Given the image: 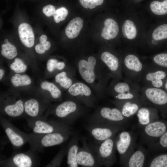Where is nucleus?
I'll use <instances>...</instances> for the list:
<instances>
[{"mask_svg": "<svg viewBox=\"0 0 167 167\" xmlns=\"http://www.w3.org/2000/svg\"><path fill=\"white\" fill-rule=\"evenodd\" d=\"M77 67L82 79L93 89L97 97L104 96L111 78L102 65L98 64L94 57L90 56L87 60H80Z\"/></svg>", "mask_w": 167, "mask_h": 167, "instance_id": "nucleus-1", "label": "nucleus"}, {"mask_svg": "<svg viewBox=\"0 0 167 167\" xmlns=\"http://www.w3.org/2000/svg\"><path fill=\"white\" fill-rule=\"evenodd\" d=\"M122 79H113L107 87L106 92L117 100L140 98L141 87L139 84L125 78Z\"/></svg>", "mask_w": 167, "mask_h": 167, "instance_id": "nucleus-2", "label": "nucleus"}, {"mask_svg": "<svg viewBox=\"0 0 167 167\" xmlns=\"http://www.w3.org/2000/svg\"><path fill=\"white\" fill-rule=\"evenodd\" d=\"M87 120L88 123H109L126 127L129 119L116 107L104 106L97 109L88 117Z\"/></svg>", "mask_w": 167, "mask_h": 167, "instance_id": "nucleus-3", "label": "nucleus"}, {"mask_svg": "<svg viewBox=\"0 0 167 167\" xmlns=\"http://www.w3.org/2000/svg\"><path fill=\"white\" fill-rule=\"evenodd\" d=\"M86 111V109L83 104L73 100L59 104L55 108L54 113L61 122L68 125L83 116Z\"/></svg>", "mask_w": 167, "mask_h": 167, "instance_id": "nucleus-4", "label": "nucleus"}, {"mask_svg": "<svg viewBox=\"0 0 167 167\" xmlns=\"http://www.w3.org/2000/svg\"><path fill=\"white\" fill-rule=\"evenodd\" d=\"M84 128L93 138L96 143L100 144L105 140L116 135L126 127L109 123H88Z\"/></svg>", "mask_w": 167, "mask_h": 167, "instance_id": "nucleus-5", "label": "nucleus"}, {"mask_svg": "<svg viewBox=\"0 0 167 167\" xmlns=\"http://www.w3.org/2000/svg\"><path fill=\"white\" fill-rule=\"evenodd\" d=\"M136 136L132 132L122 131L116 135V150L120 157V162L124 166L127 160L136 147Z\"/></svg>", "mask_w": 167, "mask_h": 167, "instance_id": "nucleus-6", "label": "nucleus"}, {"mask_svg": "<svg viewBox=\"0 0 167 167\" xmlns=\"http://www.w3.org/2000/svg\"><path fill=\"white\" fill-rule=\"evenodd\" d=\"M144 65L136 55L129 54L122 60L123 73L125 79L139 84L141 81Z\"/></svg>", "mask_w": 167, "mask_h": 167, "instance_id": "nucleus-7", "label": "nucleus"}, {"mask_svg": "<svg viewBox=\"0 0 167 167\" xmlns=\"http://www.w3.org/2000/svg\"><path fill=\"white\" fill-rule=\"evenodd\" d=\"M80 139H81L82 145L79 147L76 157L77 162L79 165L84 167L102 166L95 146L88 145L86 137H83Z\"/></svg>", "mask_w": 167, "mask_h": 167, "instance_id": "nucleus-8", "label": "nucleus"}, {"mask_svg": "<svg viewBox=\"0 0 167 167\" xmlns=\"http://www.w3.org/2000/svg\"><path fill=\"white\" fill-rule=\"evenodd\" d=\"M140 95L143 105L157 109L167 104V92L161 88L142 86Z\"/></svg>", "mask_w": 167, "mask_h": 167, "instance_id": "nucleus-9", "label": "nucleus"}, {"mask_svg": "<svg viewBox=\"0 0 167 167\" xmlns=\"http://www.w3.org/2000/svg\"><path fill=\"white\" fill-rule=\"evenodd\" d=\"M161 67L153 63L144 65L141 82L143 86L161 88L164 86V80L167 73Z\"/></svg>", "mask_w": 167, "mask_h": 167, "instance_id": "nucleus-10", "label": "nucleus"}, {"mask_svg": "<svg viewBox=\"0 0 167 167\" xmlns=\"http://www.w3.org/2000/svg\"><path fill=\"white\" fill-rule=\"evenodd\" d=\"M68 92L74 100L88 107H94L96 102L95 96L91 88L81 82L74 83L68 89Z\"/></svg>", "mask_w": 167, "mask_h": 167, "instance_id": "nucleus-11", "label": "nucleus"}, {"mask_svg": "<svg viewBox=\"0 0 167 167\" xmlns=\"http://www.w3.org/2000/svg\"><path fill=\"white\" fill-rule=\"evenodd\" d=\"M116 135L105 140L99 146L95 145L102 166L106 167H111L116 161L115 153Z\"/></svg>", "mask_w": 167, "mask_h": 167, "instance_id": "nucleus-12", "label": "nucleus"}, {"mask_svg": "<svg viewBox=\"0 0 167 167\" xmlns=\"http://www.w3.org/2000/svg\"><path fill=\"white\" fill-rule=\"evenodd\" d=\"M101 58L103 68L110 78L120 79L123 74L122 61L113 54L108 51L102 53Z\"/></svg>", "mask_w": 167, "mask_h": 167, "instance_id": "nucleus-13", "label": "nucleus"}, {"mask_svg": "<svg viewBox=\"0 0 167 167\" xmlns=\"http://www.w3.org/2000/svg\"><path fill=\"white\" fill-rule=\"evenodd\" d=\"M167 126L163 122L155 121L142 128L141 136L142 142L148 147L156 141L167 131Z\"/></svg>", "mask_w": 167, "mask_h": 167, "instance_id": "nucleus-14", "label": "nucleus"}, {"mask_svg": "<svg viewBox=\"0 0 167 167\" xmlns=\"http://www.w3.org/2000/svg\"><path fill=\"white\" fill-rule=\"evenodd\" d=\"M111 102L129 120L136 115L139 109L143 105L140 98L123 100H113Z\"/></svg>", "mask_w": 167, "mask_h": 167, "instance_id": "nucleus-15", "label": "nucleus"}, {"mask_svg": "<svg viewBox=\"0 0 167 167\" xmlns=\"http://www.w3.org/2000/svg\"><path fill=\"white\" fill-rule=\"evenodd\" d=\"M136 115L139 125L142 128L149 123L157 120V109L143 105L139 109Z\"/></svg>", "mask_w": 167, "mask_h": 167, "instance_id": "nucleus-16", "label": "nucleus"}, {"mask_svg": "<svg viewBox=\"0 0 167 167\" xmlns=\"http://www.w3.org/2000/svg\"><path fill=\"white\" fill-rule=\"evenodd\" d=\"M71 131L54 132L46 134L41 141V144L45 147L53 146L61 144L65 141L70 135Z\"/></svg>", "mask_w": 167, "mask_h": 167, "instance_id": "nucleus-17", "label": "nucleus"}, {"mask_svg": "<svg viewBox=\"0 0 167 167\" xmlns=\"http://www.w3.org/2000/svg\"><path fill=\"white\" fill-rule=\"evenodd\" d=\"M71 136L67 149V164L70 167H78L79 165L77 162L76 157L79 147V138L78 133L76 132H72Z\"/></svg>", "mask_w": 167, "mask_h": 167, "instance_id": "nucleus-18", "label": "nucleus"}, {"mask_svg": "<svg viewBox=\"0 0 167 167\" xmlns=\"http://www.w3.org/2000/svg\"><path fill=\"white\" fill-rule=\"evenodd\" d=\"M147 152L144 148L139 146L134 150L127 160L124 166L128 167H144Z\"/></svg>", "mask_w": 167, "mask_h": 167, "instance_id": "nucleus-19", "label": "nucleus"}, {"mask_svg": "<svg viewBox=\"0 0 167 167\" xmlns=\"http://www.w3.org/2000/svg\"><path fill=\"white\" fill-rule=\"evenodd\" d=\"M18 33L22 43L26 47L31 48L34 45L35 36L31 26L26 23H22L18 27Z\"/></svg>", "mask_w": 167, "mask_h": 167, "instance_id": "nucleus-20", "label": "nucleus"}, {"mask_svg": "<svg viewBox=\"0 0 167 167\" xmlns=\"http://www.w3.org/2000/svg\"><path fill=\"white\" fill-rule=\"evenodd\" d=\"M101 36L107 40L115 38L117 36L119 30L117 23L112 19L108 18L105 20Z\"/></svg>", "mask_w": 167, "mask_h": 167, "instance_id": "nucleus-21", "label": "nucleus"}, {"mask_svg": "<svg viewBox=\"0 0 167 167\" xmlns=\"http://www.w3.org/2000/svg\"><path fill=\"white\" fill-rule=\"evenodd\" d=\"M83 26V20L77 17L72 19L69 23L65 29V33L69 39H72L77 37Z\"/></svg>", "mask_w": 167, "mask_h": 167, "instance_id": "nucleus-22", "label": "nucleus"}, {"mask_svg": "<svg viewBox=\"0 0 167 167\" xmlns=\"http://www.w3.org/2000/svg\"><path fill=\"white\" fill-rule=\"evenodd\" d=\"M24 110V105L21 100H18L14 104L7 105L4 109L6 113L12 117L20 116L23 113Z\"/></svg>", "mask_w": 167, "mask_h": 167, "instance_id": "nucleus-23", "label": "nucleus"}, {"mask_svg": "<svg viewBox=\"0 0 167 167\" xmlns=\"http://www.w3.org/2000/svg\"><path fill=\"white\" fill-rule=\"evenodd\" d=\"M122 34L126 38L130 40L134 39L137 35V30L134 22L128 19L123 23L122 28Z\"/></svg>", "mask_w": 167, "mask_h": 167, "instance_id": "nucleus-24", "label": "nucleus"}, {"mask_svg": "<svg viewBox=\"0 0 167 167\" xmlns=\"http://www.w3.org/2000/svg\"><path fill=\"white\" fill-rule=\"evenodd\" d=\"M24 107L25 112L28 116L34 117L38 115L39 105L36 100L31 99L27 100L24 103Z\"/></svg>", "mask_w": 167, "mask_h": 167, "instance_id": "nucleus-25", "label": "nucleus"}, {"mask_svg": "<svg viewBox=\"0 0 167 167\" xmlns=\"http://www.w3.org/2000/svg\"><path fill=\"white\" fill-rule=\"evenodd\" d=\"M12 160L14 164L18 167H31L32 165L31 158L23 153L16 154L13 157Z\"/></svg>", "mask_w": 167, "mask_h": 167, "instance_id": "nucleus-26", "label": "nucleus"}, {"mask_svg": "<svg viewBox=\"0 0 167 167\" xmlns=\"http://www.w3.org/2000/svg\"><path fill=\"white\" fill-rule=\"evenodd\" d=\"M5 132L11 143L13 146L19 147L24 144L23 138L12 128L6 127L5 129Z\"/></svg>", "mask_w": 167, "mask_h": 167, "instance_id": "nucleus-27", "label": "nucleus"}, {"mask_svg": "<svg viewBox=\"0 0 167 167\" xmlns=\"http://www.w3.org/2000/svg\"><path fill=\"white\" fill-rule=\"evenodd\" d=\"M150 7L155 14L159 15H166L167 14V0L162 2L153 1L150 4Z\"/></svg>", "mask_w": 167, "mask_h": 167, "instance_id": "nucleus-28", "label": "nucleus"}, {"mask_svg": "<svg viewBox=\"0 0 167 167\" xmlns=\"http://www.w3.org/2000/svg\"><path fill=\"white\" fill-rule=\"evenodd\" d=\"M55 80L62 87L66 89H68L74 83L71 78L67 76L65 71L57 74L55 76Z\"/></svg>", "mask_w": 167, "mask_h": 167, "instance_id": "nucleus-29", "label": "nucleus"}, {"mask_svg": "<svg viewBox=\"0 0 167 167\" xmlns=\"http://www.w3.org/2000/svg\"><path fill=\"white\" fill-rule=\"evenodd\" d=\"M1 54L9 59H11L17 55V50L15 47L8 42L2 45Z\"/></svg>", "mask_w": 167, "mask_h": 167, "instance_id": "nucleus-30", "label": "nucleus"}, {"mask_svg": "<svg viewBox=\"0 0 167 167\" xmlns=\"http://www.w3.org/2000/svg\"><path fill=\"white\" fill-rule=\"evenodd\" d=\"M11 82L13 86L17 87L29 85L31 83V80L26 75H22L16 74L11 78Z\"/></svg>", "mask_w": 167, "mask_h": 167, "instance_id": "nucleus-31", "label": "nucleus"}, {"mask_svg": "<svg viewBox=\"0 0 167 167\" xmlns=\"http://www.w3.org/2000/svg\"><path fill=\"white\" fill-rule=\"evenodd\" d=\"M41 87L42 89L48 91L52 97L54 99H58L61 96V91L52 83L44 81L41 83Z\"/></svg>", "mask_w": 167, "mask_h": 167, "instance_id": "nucleus-32", "label": "nucleus"}, {"mask_svg": "<svg viewBox=\"0 0 167 167\" xmlns=\"http://www.w3.org/2000/svg\"><path fill=\"white\" fill-rule=\"evenodd\" d=\"M150 167H167V154H164L153 157L147 165Z\"/></svg>", "mask_w": 167, "mask_h": 167, "instance_id": "nucleus-33", "label": "nucleus"}, {"mask_svg": "<svg viewBox=\"0 0 167 167\" xmlns=\"http://www.w3.org/2000/svg\"><path fill=\"white\" fill-rule=\"evenodd\" d=\"M152 37L156 40H160L167 38V24L159 26L153 31Z\"/></svg>", "mask_w": 167, "mask_h": 167, "instance_id": "nucleus-34", "label": "nucleus"}, {"mask_svg": "<svg viewBox=\"0 0 167 167\" xmlns=\"http://www.w3.org/2000/svg\"><path fill=\"white\" fill-rule=\"evenodd\" d=\"M66 66L65 63L62 62H58L55 59H50L47 63L48 70L50 72L53 71L55 69L61 70L64 68Z\"/></svg>", "mask_w": 167, "mask_h": 167, "instance_id": "nucleus-35", "label": "nucleus"}, {"mask_svg": "<svg viewBox=\"0 0 167 167\" xmlns=\"http://www.w3.org/2000/svg\"><path fill=\"white\" fill-rule=\"evenodd\" d=\"M153 63L159 66L167 68V54L161 53L153 58Z\"/></svg>", "mask_w": 167, "mask_h": 167, "instance_id": "nucleus-36", "label": "nucleus"}, {"mask_svg": "<svg viewBox=\"0 0 167 167\" xmlns=\"http://www.w3.org/2000/svg\"><path fill=\"white\" fill-rule=\"evenodd\" d=\"M11 69L17 73L25 72L27 68V66L19 58H16L14 62L10 65Z\"/></svg>", "mask_w": 167, "mask_h": 167, "instance_id": "nucleus-37", "label": "nucleus"}, {"mask_svg": "<svg viewBox=\"0 0 167 167\" xmlns=\"http://www.w3.org/2000/svg\"><path fill=\"white\" fill-rule=\"evenodd\" d=\"M68 14V10L64 7H61L56 10L53 15L54 20L57 23L64 20Z\"/></svg>", "mask_w": 167, "mask_h": 167, "instance_id": "nucleus-38", "label": "nucleus"}, {"mask_svg": "<svg viewBox=\"0 0 167 167\" xmlns=\"http://www.w3.org/2000/svg\"><path fill=\"white\" fill-rule=\"evenodd\" d=\"M158 146L167 148V131H166L160 138L157 143L155 142L148 147V151L151 152Z\"/></svg>", "mask_w": 167, "mask_h": 167, "instance_id": "nucleus-39", "label": "nucleus"}, {"mask_svg": "<svg viewBox=\"0 0 167 167\" xmlns=\"http://www.w3.org/2000/svg\"><path fill=\"white\" fill-rule=\"evenodd\" d=\"M81 5L84 8L92 9L101 5L104 0H79Z\"/></svg>", "mask_w": 167, "mask_h": 167, "instance_id": "nucleus-40", "label": "nucleus"}, {"mask_svg": "<svg viewBox=\"0 0 167 167\" xmlns=\"http://www.w3.org/2000/svg\"><path fill=\"white\" fill-rule=\"evenodd\" d=\"M56 11L54 6L50 4L45 6L42 9L43 12L48 17L53 16Z\"/></svg>", "mask_w": 167, "mask_h": 167, "instance_id": "nucleus-41", "label": "nucleus"}, {"mask_svg": "<svg viewBox=\"0 0 167 167\" xmlns=\"http://www.w3.org/2000/svg\"><path fill=\"white\" fill-rule=\"evenodd\" d=\"M65 149H63L60 151L53 161V165L55 166H59L65 153Z\"/></svg>", "mask_w": 167, "mask_h": 167, "instance_id": "nucleus-42", "label": "nucleus"}, {"mask_svg": "<svg viewBox=\"0 0 167 167\" xmlns=\"http://www.w3.org/2000/svg\"><path fill=\"white\" fill-rule=\"evenodd\" d=\"M35 50L39 54H43L46 50L45 46L44 44L40 43L35 46Z\"/></svg>", "mask_w": 167, "mask_h": 167, "instance_id": "nucleus-43", "label": "nucleus"}, {"mask_svg": "<svg viewBox=\"0 0 167 167\" xmlns=\"http://www.w3.org/2000/svg\"><path fill=\"white\" fill-rule=\"evenodd\" d=\"M47 37L46 35H43L41 36L39 38L40 43H44L47 40Z\"/></svg>", "mask_w": 167, "mask_h": 167, "instance_id": "nucleus-44", "label": "nucleus"}, {"mask_svg": "<svg viewBox=\"0 0 167 167\" xmlns=\"http://www.w3.org/2000/svg\"><path fill=\"white\" fill-rule=\"evenodd\" d=\"M4 71L2 69H0V79H1L2 77H3L4 75Z\"/></svg>", "mask_w": 167, "mask_h": 167, "instance_id": "nucleus-45", "label": "nucleus"}, {"mask_svg": "<svg viewBox=\"0 0 167 167\" xmlns=\"http://www.w3.org/2000/svg\"><path fill=\"white\" fill-rule=\"evenodd\" d=\"M164 88L166 91H167V79L165 81V83L164 84Z\"/></svg>", "mask_w": 167, "mask_h": 167, "instance_id": "nucleus-46", "label": "nucleus"}, {"mask_svg": "<svg viewBox=\"0 0 167 167\" xmlns=\"http://www.w3.org/2000/svg\"><path fill=\"white\" fill-rule=\"evenodd\" d=\"M8 40L7 39H6L4 40V42L5 43H6L7 42H8Z\"/></svg>", "mask_w": 167, "mask_h": 167, "instance_id": "nucleus-47", "label": "nucleus"}, {"mask_svg": "<svg viewBox=\"0 0 167 167\" xmlns=\"http://www.w3.org/2000/svg\"></svg>", "mask_w": 167, "mask_h": 167, "instance_id": "nucleus-48", "label": "nucleus"}]
</instances>
